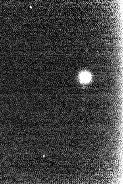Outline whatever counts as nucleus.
Wrapping results in <instances>:
<instances>
[{
    "mask_svg": "<svg viewBox=\"0 0 123 184\" xmlns=\"http://www.w3.org/2000/svg\"><path fill=\"white\" fill-rule=\"evenodd\" d=\"M79 78L81 83H88L91 80V76L88 72H82L79 75Z\"/></svg>",
    "mask_w": 123,
    "mask_h": 184,
    "instance_id": "obj_1",
    "label": "nucleus"
}]
</instances>
